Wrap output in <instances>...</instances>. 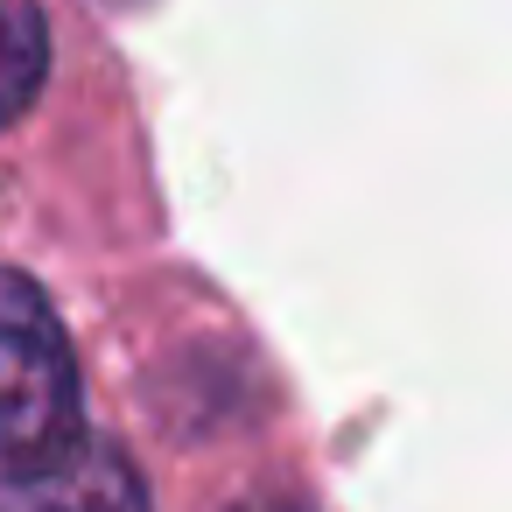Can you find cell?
Returning <instances> with one entry per match:
<instances>
[{"mask_svg":"<svg viewBox=\"0 0 512 512\" xmlns=\"http://www.w3.org/2000/svg\"><path fill=\"white\" fill-rule=\"evenodd\" d=\"M85 365L64 309L0 260V491H29L85 449Z\"/></svg>","mask_w":512,"mask_h":512,"instance_id":"obj_1","label":"cell"},{"mask_svg":"<svg viewBox=\"0 0 512 512\" xmlns=\"http://www.w3.org/2000/svg\"><path fill=\"white\" fill-rule=\"evenodd\" d=\"M8 512H155V491H148V470L134 463V449L106 428L85 435V449L29 484V491H8Z\"/></svg>","mask_w":512,"mask_h":512,"instance_id":"obj_2","label":"cell"},{"mask_svg":"<svg viewBox=\"0 0 512 512\" xmlns=\"http://www.w3.org/2000/svg\"><path fill=\"white\" fill-rule=\"evenodd\" d=\"M64 78V29L50 0H0V141H15Z\"/></svg>","mask_w":512,"mask_h":512,"instance_id":"obj_3","label":"cell"},{"mask_svg":"<svg viewBox=\"0 0 512 512\" xmlns=\"http://www.w3.org/2000/svg\"><path fill=\"white\" fill-rule=\"evenodd\" d=\"M218 512H330V505H323V491H309L302 477H253V484H239Z\"/></svg>","mask_w":512,"mask_h":512,"instance_id":"obj_4","label":"cell"},{"mask_svg":"<svg viewBox=\"0 0 512 512\" xmlns=\"http://www.w3.org/2000/svg\"><path fill=\"white\" fill-rule=\"evenodd\" d=\"M0 512H8V505H0Z\"/></svg>","mask_w":512,"mask_h":512,"instance_id":"obj_5","label":"cell"}]
</instances>
